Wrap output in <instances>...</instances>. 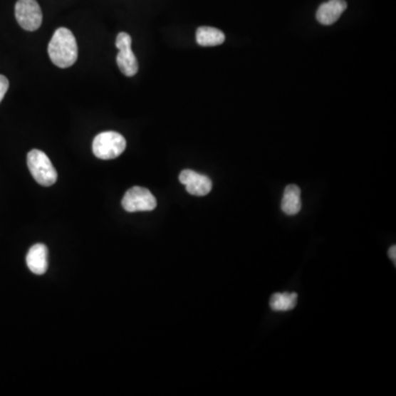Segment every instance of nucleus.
<instances>
[{
    "label": "nucleus",
    "mask_w": 396,
    "mask_h": 396,
    "mask_svg": "<svg viewBox=\"0 0 396 396\" xmlns=\"http://www.w3.org/2000/svg\"><path fill=\"white\" fill-rule=\"evenodd\" d=\"M283 212L288 216H294L300 213L302 209V199H301V189L297 185H288L284 189L282 204Z\"/></svg>",
    "instance_id": "10"
},
{
    "label": "nucleus",
    "mask_w": 396,
    "mask_h": 396,
    "mask_svg": "<svg viewBox=\"0 0 396 396\" xmlns=\"http://www.w3.org/2000/svg\"><path fill=\"white\" fill-rule=\"evenodd\" d=\"M127 141L120 133L105 131L99 133L93 141V152L100 160H113L126 150Z\"/></svg>",
    "instance_id": "3"
},
{
    "label": "nucleus",
    "mask_w": 396,
    "mask_h": 396,
    "mask_svg": "<svg viewBox=\"0 0 396 396\" xmlns=\"http://www.w3.org/2000/svg\"><path fill=\"white\" fill-rule=\"evenodd\" d=\"M225 40V34L217 28L201 27L196 31V42L201 46H220Z\"/></svg>",
    "instance_id": "11"
},
{
    "label": "nucleus",
    "mask_w": 396,
    "mask_h": 396,
    "mask_svg": "<svg viewBox=\"0 0 396 396\" xmlns=\"http://www.w3.org/2000/svg\"><path fill=\"white\" fill-rule=\"evenodd\" d=\"M179 179L187 187V193L193 196H206L213 189V183L209 177L192 170L182 171Z\"/></svg>",
    "instance_id": "7"
},
{
    "label": "nucleus",
    "mask_w": 396,
    "mask_h": 396,
    "mask_svg": "<svg viewBox=\"0 0 396 396\" xmlns=\"http://www.w3.org/2000/svg\"><path fill=\"white\" fill-rule=\"evenodd\" d=\"M123 209L128 213L151 212L157 207V199L147 189L133 187L126 192L121 202Z\"/></svg>",
    "instance_id": "5"
},
{
    "label": "nucleus",
    "mask_w": 396,
    "mask_h": 396,
    "mask_svg": "<svg viewBox=\"0 0 396 396\" xmlns=\"http://www.w3.org/2000/svg\"><path fill=\"white\" fill-rule=\"evenodd\" d=\"M8 88H9V80H8L6 76L0 75V103H1L4 97H5Z\"/></svg>",
    "instance_id": "13"
},
{
    "label": "nucleus",
    "mask_w": 396,
    "mask_h": 396,
    "mask_svg": "<svg viewBox=\"0 0 396 396\" xmlns=\"http://www.w3.org/2000/svg\"><path fill=\"white\" fill-rule=\"evenodd\" d=\"M48 56L61 68H71L78 61V48L75 36L68 28H58L48 43Z\"/></svg>",
    "instance_id": "1"
},
{
    "label": "nucleus",
    "mask_w": 396,
    "mask_h": 396,
    "mask_svg": "<svg viewBox=\"0 0 396 396\" xmlns=\"http://www.w3.org/2000/svg\"><path fill=\"white\" fill-rule=\"evenodd\" d=\"M16 19L26 31H36L41 27V7L36 0H18L15 7Z\"/></svg>",
    "instance_id": "4"
},
{
    "label": "nucleus",
    "mask_w": 396,
    "mask_h": 396,
    "mask_svg": "<svg viewBox=\"0 0 396 396\" xmlns=\"http://www.w3.org/2000/svg\"><path fill=\"white\" fill-rule=\"evenodd\" d=\"M48 248L46 244H36L30 248L27 254L28 268L36 276H43L48 270Z\"/></svg>",
    "instance_id": "8"
},
{
    "label": "nucleus",
    "mask_w": 396,
    "mask_h": 396,
    "mask_svg": "<svg viewBox=\"0 0 396 396\" xmlns=\"http://www.w3.org/2000/svg\"><path fill=\"white\" fill-rule=\"evenodd\" d=\"M389 256L391 258L392 261L395 264L396 262V246H392L389 250Z\"/></svg>",
    "instance_id": "14"
},
{
    "label": "nucleus",
    "mask_w": 396,
    "mask_h": 396,
    "mask_svg": "<svg viewBox=\"0 0 396 396\" xmlns=\"http://www.w3.org/2000/svg\"><path fill=\"white\" fill-rule=\"evenodd\" d=\"M296 293H276L270 300V306L274 312H288L296 307Z\"/></svg>",
    "instance_id": "12"
},
{
    "label": "nucleus",
    "mask_w": 396,
    "mask_h": 396,
    "mask_svg": "<svg viewBox=\"0 0 396 396\" xmlns=\"http://www.w3.org/2000/svg\"><path fill=\"white\" fill-rule=\"evenodd\" d=\"M347 9L345 0H329L327 3L319 6L316 12V18L319 24L330 26L335 24Z\"/></svg>",
    "instance_id": "9"
},
{
    "label": "nucleus",
    "mask_w": 396,
    "mask_h": 396,
    "mask_svg": "<svg viewBox=\"0 0 396 396\" xmlns=\"http://www.w3.org/2000/svg\"><path fill=\"white\" fill-rule=\"evenodd\" d=\"M27 165L36 183L42 187H52L58 179V172L46 153L33 149L27 155Z\"/></svg>",
    "instance_id": "2"
},
{
    "label": "nucleus",
    "mask_w": 396,
    "mask_h": 396,
    "mask_svg": "<svg viewBox=\"0 0 396 396\" xmlns=\"http://www.w3.org/2000/svg\"><path fill=\"white\" fill-rule=\"evenodd\" d=\"M132 39L126 32H120L116 38V46L119 50L117 56V64L123 72V75L135 76L139 70L138 60L131 48Z\"/></svg>",
    "instance_id": "6"
}]
</instances>
